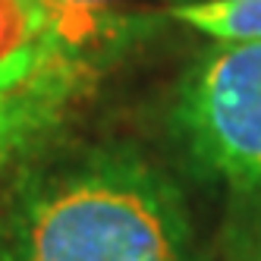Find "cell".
Instances as JSON below:
<instances>
[{"label": "cell", "instance_id": "obj_1", "mask_svg": "<svg viewBox=\"0 0 261 261\" xmlns=\"http://www.w3.org/2000/svg\"><path fill=\"white\" fill-rule=\"evenodd\" d=\"M4 227L13 261H201L179 186L123 142L25 167Z\"/></svg>", "mask_w": 261, "mask_h": 261}, {"label": "cell", "instance_id": "obj_2", "mask_svg": "<svg viewBox=\"0 0 261 261\" xmlns=\"http://www.w3.org/2000/svg\"><path fill=\"white\" fill-rule=\"evenodd\" d=\"M170 129L192 170L261 195V41L204 50L182 72Z\"/></svg>", "mask_w": 261, "mask_h": 261}, {"label": "cell", "instance_id": "obj_3", "mask_svg": "<svg viewBox=\"0 0 261 261\" xmlns=\"http://www.w3.org/2000/svg\"><path fill=\"white\" fill-rule=\"evenodd\" d=\"M98 76L79 60H54L35 79L0 88V170L32 154L66 117Z\"/></svg>", "mask_w": 261, "mask_h": 261}, {"label": "cell", "instance_id": "obj_4", "mask_svg": "<svg viewBox=\"0 0 261 261\" xmlns=\"http://www.w3.org/2000/svg\"><path fill=\"white\" fill-rule=\"evenodd\" d=\"M63 57L50 35V0H0V88L22 85Z\"/></svg>", "mask_w": 261, "mask_h": 261}, {"label": "cell", "instance_id": "obj_5", "mask_svg": "<svg viewBox=\"0 0 261 261\" xmlns=\"http://www.w3.org/2000/svg\"><path fill=\"white\" fill-rule=\"evenodd\" d=\"M170 16L217 41H261V0L182 4L170 7Z\"/></svg>", "mask_w": 261, "mask_h": 261}, {"label": "cell", "instance_id": "obj_6", "mask_svg": "<svg viewBox=\"0 0 261 261\" xmlns=\"http://www.w3.org/2000/svg\"><path fill=\"white\" fill-rule=\"evenodd\" d=\"M223 261H261V211L236 220L230 227Z\"/></svg>", "mask_w": 261, "mask_h": 261}, {"label": "cell", "instance_id": "obj_7", "mask_svg": "<svg viewBox=\"0 0 261 261\" xmlns=\"http://www.w3.org/2000/svg\"><path fill=\"white\" fill-rule=\"evenodd\" d=\"M0 261H13V249H10V236H7V227L0 223Z\"/></svg>", "mask_w": 261, "mask_h": 261}, {"label": "cell", "instance_id": "obj_8", "mask_svg": "<svg viewBox=\"0 0 261 261\" xmlns=\"http://www.w3.org/2000/svg\"><path fill=\"white\" fill-rule=\"evenodd\" d=\"M66 4H79V7H98V10H110L117 0H66Z\"/></svg>", "mask_w": 261, "mask_h": 261}, {"label": "cell", "instance_id": "obj_9", "mask_svg": "<svg viewBox=\"0 0 261 261\" xmlns=\"http://www.w3.org/2000/svg\"><path fill=\"white\" fill-rule=\"evenodd\" d=\"M182 4H217V0H170V7H182Z\"/></svg>", "mask_w": 261, "mask_h": 261}]
</instances>
